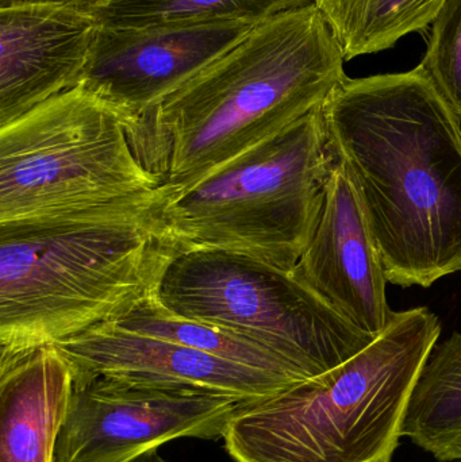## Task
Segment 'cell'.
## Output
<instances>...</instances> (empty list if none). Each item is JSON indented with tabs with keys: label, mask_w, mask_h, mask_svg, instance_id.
I'll list each match as a JSON object with an SVG mask.
<instances>
[{
	"label": "cell",
	"mask_w": 461,
	"mask_h": 462,
	"mask_svg": "<svg viewBox=\"0 0 461 462\" xmlns=\"http://www.w3.org/2000/svg\"><path fill=\"white\" fill-rule=\"evenodd\" d=\"M319 111L389 282L429 288L461 271V125L424 68L346 78Z\"/></svg>",
	"instance_id": "1"
},
{
	"label": "cell",
	"mask_w": 461,
	"mask_h": 462,
	"mask_svg": "<svg viewBox=\"0 0 461 462\" xmlns=\"http://www.w3.org/2000/svg\"><path fill=\"white\" fill-rule=\"evenodd\" d=\"M171 189L0 224V364L114 322L156 292L184 250L162 208Z\"/></svg>",
	"instance_id": "2"
},
{
	"label": "cell",
	"mask_w": 461,
	"mask_h": 462,
	"mask_svg": "<svg viewBox=\"0 0 461 462\" xmlns=\"http://www.w3.org/2000/svg\"><path fill=\"white\" fill-rule=\"evenodd\" d=\"M318 7L256 24L141 116L171 189L186 186L321 107L346 78Z\"/></svg>",
	"instance_id": "3"
},
{
	"label": "cell",
	"mask_w": 461,
	"mask_h": 462,
	"mask_svg": "<svg viewBox=\"0 0 461 462\" xmlns=\"http://www.w3.org/2000/svg\"><path fill=\"white\" fill-rule=\"evenodd\" d=\"M440 334L427 307L397 312L337 368L240 404L224 449L235 462H392L411 391Z\"/></svg>",
	"instance_id": "4"
},
{
	"label": "cell",
	"mask_w": 461,
	"mask_h": 462,
	"mask_svg": "<svg viewBox=\"0 0 461 462\" xmlns=\"http://www.w3.org/2000/svg\"><path fill=\"white\" fill-rule=\"evenodd\" d=\"M332 156L319 107L186 186L162 217L184 250L240 253L294 272L310 244Z\"/></svg>",
	"instance_id": "5"
},
{
	"label": "cell",
	"mask_w": 461,
	"mask_h": 462,
	"mask_svg": "<svg viewBox=\"0 0 461 462\" xmlns=\"http://www.w3.org/2000/svg\"><path fill=\"white\" fill-rule=\"evenodd\" d=\"M162 186L140 118L81 87L0 127V224L103 208Z\"/></svg>",
	"instance_id": "6"
},
{
	"label": "cell",
	"mask_w": 461,
	"mask_h": 462,
	"mask_svg": "<svg viewBox=\"0 0 461 462\" xmlns=\"http://www.w3.org/2000/svg\"><path fill=\"white\" fill-rule=\"evenodd\" d=\"M153 296L171 314L267 347L306 380L337 368L378 338L346 319L294 272L226 250H181Z\"/></svg>",
	"instance_id": "7"
},
{
	"label": "cell",
	"mask_w": 461,
	"mask_h": 462,
	"mask_svg": "<svg viewBox=\"0 0 461 462\" xmlns=\"http://www.w3.org/2000/svg\"><path fill=\"white\" fill-rule=\"evenodd\" d=\"M240 404L198 388L73 377L54 462H134L175 439L217 441Z\"/></svg>",
	"instance_id": "8"
},
{
	"label": "cell",
	"mask_w": 461,
	"mask_h": 462,
	"mask_svg": "<svg viewBox=\"0 0 461 462\" xmlns=\"http://www.w3.org/2000/svg\"><path fill=\"white\" fill-rule=\"evenodd\" d=\"M248 22L100 27L78 87L141 116L240 42Z\"/></svg>",
	"instance_id": "9"
},
{
	"label": "cell",
	"mask_w": 461,
	"mask_h": 462,
	"mask_svg": "<svg viewBox=\"0 0 461 462\" xmlns=\"http://www.w3.org/2000/svg\"><path fill=\"white\" fill-rule=\"evenodd\" d=\"M294 274L371 336H381L397 317L387 301L383 260L356 189L333 157L318 224Z\"/></svg>",
	"instance_id": "10"
},
{
	"label": "cell",
	"mask_w": 461,
	"mask_h": 462,
	"mask_svg": "<svg viewBox=\"0 0 461 462\" xmlns=\"http://www.w3.org/2000/svg\"><path fill=\"white\" fill-rule=\"evenodd\" d=\"M73 377L106 376L159 385H180L224 393L241 403L291 388L284 380L214 357L178 342L145 336L113 322L53 345Z\"/></svg>",
	"instance_id": "11"
},
{
	"label": "cell",
	"mask_w": 461,
	"mask_h": 462,
	"mask_svg": "<svg viewBox=\"0 0 461 462\" xmlns=\"http://www.w3.org/2000/svg\"><path fill=\"white\" fill-rule=\"evenodd\" d=\"M97 30L89 11L51 5L0 10V127L76 88Z\"/></svg>",
	"instance_id": "12"
},
{
	"label": "cell",
	"mask_w": 461,
	"mask_h": 462,
	"mask_svg": "<svg viewBox=\"0 0 461 462\" xmlns=\"http://www.w3.org/2000/svg\"><path fill=\"white\" fill-rule=\"evenodd\" d=\"M72 387L53 345L0 364V462H54Z\"/></svg>",
	"instance_id": "13"
},
{
	"label": "cell",
	"mask_w": 461,
	"mask_h": 462,
	"mask_svg": "<svg viewBox=\"0 0 461 462\" xmlns=\"http://www.w3.org/2000/svg\"><path fill=\"white\" fill-rule=\"evenodd\" d=\"M402 437L436 460H461V334L436 344L411 391Z\"/></svg>",
	"instance_id": "14"
},
{
	"label": "cell",
	"mask_w": 461,
	"mask_h": 462,
	"mask_svg": "<svg viewBox=\"0 0 461 462\" xmlns=\"http://www.w3.org/2000/svg\"><path fill=\"white\" fill-rule=\"evenodd\" d=\"M113 323L134 333L178 342L230 363L267 372L291 387L308 382L294 366L267 347L225 328L171 314L153 295Z\"/></svg>",
	"instance_id": "15"
},
{
	"label": "cell",
	"mask_w": 461,
	"mask_h": 462,
	"mask_svg": "<svg viewBox=\"0 0 461 462\" xmlns=\"http://www.w3.org/2000/svg\"><path fill=\"white\" fill-rule=\"evenodd\" d=\"M446 0H317L344 57L394 48L411 32L433 23Z\"/></svg>",
	"instance_id": "16"
},
{
	"label": "cell",
	"mask_w": 461,
	"mask_h": 462,
	"mask_svg": "<svg viewBox=\"0 0 461 462\" xmlns=\"http://www.w3.org/2000/svg\"><path fill=\"white\" fill-rule=\"evenodd\" d=\"M311 7L317 0H108L89 13L100 27L141 29L207 22L259 24Z\"/></svg>",
	"instance_id": "17"
},
{
	"label": "cell",
	"mask_w": 461,
	"mask_h": 462,
	"mask_svg": "<svg viewBox=\"0 0 461 462\" xmlns=\"http://www.w3.org/2000/svg\"><path fill=\"white\" fill-rule=\"evenodd\" d=\"M420 65L461 125V0L441 5Z\"/></svg>",
	"instance_id": "18"
},
{
	"label": "cell",
	"mask_w": 461,
	"mask_h": 462,
	"mask_svg": "<svg viewBox=\"0 0 461 462\" xmlns=\"http://www.w3.org/2000/svg\"><path fill=\"white\" fill-rule=\"evenodd\" d=\"M108 0H0L3 8L29 7V5H51V7H69L76 10L91 11Z\"/></svg>",
	"instance_id": "19"
},
{
	"label": "cell",
	"mask_w": 461,
	"mask_h": 462,
	"mask_svg": "<svg viewBox=\"0 0 461 462\" xmlns=\"http://www.w3.org/2000/svg\"><path fill=\"white\" fill-rule=\"evenodd\" d=\"M134 462H165L162 460L161 457H160L159 453H157V450H153V452L146 453L145 456H143V457L137 458Z\"/></svg>",
	"instance_id": "20"
}]
</instances>
